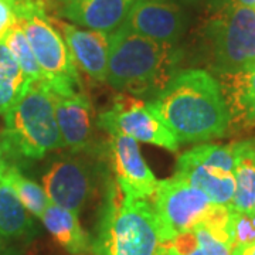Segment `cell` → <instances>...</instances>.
Here are the masks:
<instances>
[{
	"label": "cell",
	"instance_id": "obj_27",
	"mask_svg": "<svg viewBox=\"0 0 255 255\" xmlns=\"http://www.w3.org/2000/svg\"><path fill=\"white\" fill-rule=\"evenodd\" d=\"M231 255H255V243L253 246L241 248V250H233Z\"/></svg>",
	"mask_w": 255,
	"mask_h": 255
},
{
	"label": "cell",
	"instance_id": "obj_6",
	"mask_svg": "<svg viewBox=\"0 0 255 255\" xmlns=\"http://www.w3.org/2000/svg\"><path fill=\"white\" fill-rule=\"evenodd\" d=\"M210 10L204 38L211 70L220 78L243 73L255 63V9L223 0Z\"/></svg>",
	"mask_w": 255,
	"mask_h": 255
},
{
	"label": "cell",
	"instance_id": "obj_23",
	"mask_svg": "<svg viewBox=\"0 0 255 255\" xmlns=\"http://www.w3.org/2000/svg\"><path fill=\"white\" fill-rule=\"evenodd\" d=\"M230 237L233 250H241L255 243V214L243 213L231 207L230 214Z\"/></svg>",
	"mask_w": 255,
	"mask_h": 255
},
{
	"label": "cell",
	"instance_id": "obj_18",
	"mask_svg": "<svg viewBox=\"0 0 255 255\" xmlns=\"http://www.w3.org/2000/svg\"><path fill=\"white\" fill-rule=\"evenodd\" d=\"M236 194L231 207L253 213L255 203V137L233 143Z\"/></svg>",
	"mask_w": 255,
	"mask_h": 255
},
{
	"label": "cell",
	"instance_id": "obj_31",
	"mask_svg": "<svg viewBox=\"0 0 255 255\" xmlns=\"http://www.w3.org/2000/svg\"><path fill=\"white\" fill-rule=\"evenodd\" d=\"M186 255H203V254H201V251L199 250V248H196L194 251H191V253H189V254H186Z\"/></svg>",
	"mask_w": 255,
	"mask_h": 255
},
{
	"label": "cell",
	"instance_id": "obj_20",
	"mask_svg": "<svg viewBox=\"0 0 255 255\" xmlns=\"http://www.w3.org/2000/svg\"><path fill=\"white\" fill-rule=\"evenodd\" d=\"M28 84L16 58L0 40V115L16 104Z\"/></svg>",
	"mask_w": 255,
	"mask_h": 255
},
{
	"label": "cell",
	"instance_id": "obj_14",
	"mask_svg": "<svg viewBox=\"0 0 255 255\" xmlns=\"http://www.w3.org/2000/svg\"><path fill=\"white\" fill-rule=\"evenodd\" d=\"M139 0H61V14L77 26L115 33Z\"/></svg>",
	"mask_w": 255,
	"mask_h": 255
},
{
	"label": "cell",
	"instance_id": "obj_8",
	"mask_svg": "<svg viewBox=\"0 0 255 255\" xmlns=\"http://www.w3.org/2000/svg\"><path fill=\"white\" fill-rule=\"evenodd\" d=\"M97 125L107 133H122L136 142L156 145L169 152L179 149V140L150 104L128 94L115 98L112 108L97 118Z\"/></svg>",
	"mask_w": 255,
	"mask_h": 255
},
{
	"label": "cell",
	"instance_id": "obj_9",
	"mask_svg": "<svg viewBox=\"0 0 255 255\" xmlns=\"http://www.w3.org/2000/svg\"><path fill=\"white\" fill-rule=\"evenodd\" d=\"M187 26V16L180 4L169 0H139L128 14L122 27L164 44L182 38Z\"/></svg>",
	"mask_w": 255,
	"mask_h": 255
},
{
	"label": "cell",
	"instance_id": "obj_10",
	"mask_svg": "<svg viewBox=\"0 0 255 255\" xmlns=\"http://www.w3.org/2000/svg\"><path fill=\"white\" fill-rule=\"evenodd\" d=\"M43 187L53 204L78 214L94 191L91 166L78 157L61 159L43 177Z\"/></svg>",
	"mask_w": 255,
	"mask_h": 255
},
{
	"label": "cell",
	"instance_id": "obj_26",
	"mask_svg": "<svg viewBox=\"0 0 255 255\" xmlns=\"http://www.w3.org/2000/svg\"><path fill=\"white\" fill-rule=\"evenodd\" d=\"M173 3H184V4H207L209 7H214L216 4L221 3L223 0H169Z\"/></svg>",
	"mask_w": 255,
	"mask_h": 255
},
{
	"label": "cell",
	"instance_id": "obj_4",
	"mask_svg": "<svg viewBox=\"0 0 255 255\" xmlns=\"http://www.w3.org/2000/svg\"><path fill=\"white\" fill-rule=\"evenodd\" d=\"M14 21L21 27L36 55L47 88L58 95L84 91L73 55L47 16L43 0H16Z\"/></svg>",
	"mask_w": 255,
	"mask_h": 255
},
{
	"label": "cell",
	"instance_id": "obj_21",
	"mask_svg": "<svg viewBox=\"0 0 255 255\" xmlns=\"http://www.w3.org/2000/svg\"><path fill=\"white\" fill-rule=\"evenodd\" d=\"M1 182L9 184L11 190L16 193L18 200L21 201V204L26 207L28 213L41 219L43 213L46 211V209L51 203L50 199L47 197L44 187H41L36 182L23 176L21 172L14 166H9L6 169Z\"/></svg>",
	"mask_w": 255,
	"mask_h": 255
},
{
	"label": "cell",
	"instance_id": "obj_16",
	"mask_svg": "<svg viewBox=\"0 0 255 255\" xmlns=\"http://www.w3.org/2000/svg\"><path fill=\"white\" fill-rule=\"evenodd\" d=\"M231 124L255 127V63L236 75L220 78Z\"/></svg>",
	"mask_w": 255,
	"mask_h": 255
},
{
	"label": "cell",
	"instance_id": "obj_22",
	"mask_svg": "<svg viewBox=\"0 0 255 255\" xmlns=\"http://www.w3.org/2000/svg\"><path fill=\"white\" fill-rule=\"evenodd\" d=\"M0 40L6 44L10 53L16 58L21 71L24 74L28 82H44V74L40 68L36 55L28 44L27 38L24 36L21 27L14 21L1 36Z\"/></svg>",
	"mask_w": 255,
	"mask_h": 255
},
{
	"label": "cell",
	"instance_id": "obj_17",
	"mask_svg": "<svg viewBox=\"0 0 255 255\" xmlns=\"http://www.w3.org/2000/svg\"><path fill=\"white\" fill-rule=\"evenodd\" d=\"M41 220L51 237L70 254L84 255L92 250L91 238L82 230L78 214L50 203Z\"/></svg>",
	"mask_w": 255,
	"mask_h": 255
},
{
	"label": "cell",
	"instance_id": "obj_5",
	"mask_svg": "<svg viewBox=\"0 0 255 255\" xmlns=\"http://www.w3.org/2000/svg\"><path fill=\"white\" fill-rule=\"evenodd\" d=\"M7 149L26 159H41L64 147L54 104L44 82H30L16 104L4 114Z\"/></svg>",
	"mask_w": 255,
	"mask_h": 255
},
{
	"label": "cell",
	"instance_id": "obj_24",
	"mask_svg": "<svg viewBox=\"0 0 255 255\" xmlns=\"http://www.w3.org/2000/svg\"><path fill=\"white\" fill-rule=\"evenodd\" d=\"M193 233L196 236L197 246L203 255H231V251H233L231 244L214 236L209 228L204 227L203 224L196 226Z\"/></svg>",
	"mask_w": 255,
	"mask_h": 255
},
{
	"label": "cell",
	"instance_id": "obj_25",
	"mask_svg": "<svg viewBox=\"0 0 255 255\" xmlns=\"http://www.w3.org/2000/svg\"><path fill=\"white\" fill-rule=\"evenodd\" d=\"M14 1L0 0V36L14 23Z\"/></svg>",
	"mask_w": 255,
	"mask_h": 255
},
{
	"label": "cell",
	"instance_id": "obj_1",
	"mask_svg": "<svg viewBox=\"0 0 255 255\" xmlns=\"http://www.w3.org/2000/svg\"><path fill=\"white\" fill-rule=\"evenodd\" d=\"M149 104L179 143L219 139L231 125L219 80L204 70L179 71Z\"/></svg>",
	"mask_w": 255,
	"mask_h": 255
},
{
	"label": "cell",
	"instance_id": "obj_11",
	"mask_svg": "<svg viewBox=\"0 0 255 255\" xmlns=\"http://www.w3.org/2000/svg\"><path fill=\"white\" fill-rule=\"evenodd\" d=\"M108 135L117 184L121 191L127 197L152 200L159 180L146 163L136 140L122 133Z\"/></svg>",
	"mask_w": 255,
	"mask_h": 255
},
{
	"label": "cell",
	"instance_id": "obj_3",
	"mask_svg": "<svg viewBox=\"0 0 255 255\" xmlns=\"http://www.w3.org/2000/svg\"><path fill=\"white\" fill-rule=\"evenodd\" d=\"M162 244L150 200L127 197L110 183L92 243L95 255H157Z\"/></svg>",
	"mask_w": 255,
	"mask_h": 255
},
{
	"label": "cell",
	"instance_id": "obj_13",
	"mask_svg": "<svg viewBox=\"0 0 255 255\" xmlns=\"http://www.w3.org/2000/svg\"><path fill=\"white\" fill-rule=\"evenodd\" d=\"M63 31L65 44L77 68L82 70L92 81L105 82L110 58V34L94 30H82L75 24L57 21Z\"/></svg>",
	"mask_w": 255,
	"mask_h": 255
},
{
	"label": "cell",
	"instance_id": "obj_19",
	"mask_svg": "<svg viewBox=\"0 0 255 255\" xmlns=\"http://www.w3.org/2000/svg\"><path fill=\"white\" fill-rule=\"evenodd\" d=\"M33 221L7 183L0 184V237L20 238L28 236Z\"/></svg>",
	"mask_w": 255,
	"mask_h": 255
},
{
	"label": "cell",
	"instance_id": "obj_33",
	"mask_svg": "<svg viewBox=\"0 0 255 255\" xmlns=\"http://www.w3.org/2000/svg\"><path fill=\"white\" fill-rule=\"evenodd\" d=\"M0 247H1V243H0Z\"/></svg>",
	"mask_w": 255,
	"mask_h": 255
},
{
	"label": "cell",
	"instance_id": "obj_32",
	"mask_svg": "<svg viewBox=\"0 0 255 255\" xmlns=\"http://www.w3.org/2000/svg\"><path fill=\"white\" fill-rule=\"evenodd\" d=\"M253 213H254V214H255V203H254V211H253Z\"/></svg>",
	"mask_w": 255,
	"mask_h": 255
},
{
	"label": "cell",
	"instance_id": "obj_28",
	"mask_svg": "<svg viewBox=\"0 0 255 255\" xmlns=\"http://www.w3.org/2000/svg\"><path fill=\"white\" fill-rule=\"evenodd\" d=\"M7 166L4 163V159H3V150H1V146H0V184H1V180H3V176H4V172H6Z\"/></svg>",
	"mask_w": 255,
	"mask_h": 255
},
{
	"label": "cell",
	"instance_id": "obj_15",
	"mask_svg": "<svg viewBox=\"0 0 255 255\" xmlns=\"http://www.w3.org/2000/svg\"><path fill=\"white\" fill-rule=\"evenodd\" d=\"M173 176L204 191L213 204L231 206L233 203L236 194L234 172L194 160L184 152L176 162Z\"/></svg>",
	"mask_w": 255,
	"mask_h": 255
},
{
	"label": "cell",
	"instance_id": "obj_34",
	"mask_svg": "<svg viewBox=\"0 0 255 255\" xmlns=\"http://www.w3.org/2000/svg\"><path fill=\"white\" fill-rule=\"evenodd\" d=\"M58 1H61V0H58Z\"/></svg>",
	"mask_w": 255,
	"mask_h": 255
},
{
	"label": "cell",
	"instance_id": "obj_12",
	"mask_svg": "<svg viewBox=\"0 0 255 255\" xmlns=\"http://www.w3.org/2000/svg\"><path fill=\"white\" fill-rule=\"evenodd\" d=\"M50 92L54 104L55 119L60 129L64 147L73 153L87 152L94 142V110L91 101L84 91L73 95H58Z\"/></svg>",
	"mask_w": 255,
	"mask_h": 255
},
{
	"label": "cell",
	"instance_id": "obj_29",
	"mask_svg": "<svg viewBox=\"0 0 255 255\" xmlns=\"http://www.w3.org/2000/svg\"><path fill=\"white\" fill-rule=\"evenodd\" d=\"M234 1H237V3L243 4V6H248V7L255 9V0H234Z\"/></svg>",
	"mask_w": 255,
	"mask_h": 255
},
{
	"label": "cell",
	"instance_id": "obj_30",
	"mask_svg": "<svg viewBox=\"0 0 255 255\" xmlns=\"http://www.w3.org/2000/svg\"><path fill=\"white\" fill-rule=\"evenodd\" d=\"M157 255H170L166 250H164L163 244H162V247H160V250H159V253H157Z\"/></svg>",
	"mask_w": 255,
	"mask_h": 255
},
{
	"label": "cell",
	"instance_id": "obj_7",
	"mask_svg": "<svg viewBox=\"0 0 255 255\" xmlns=\"http://www.w3.org/2000/svg\"><path fill=\"white\" fill-rule=\"evenodd\" d=\"M152 200L163 244L194 230L213 204L204 191L176 176L157 183Z\"/></svg>",
	"mask_w": 255,
	"mask_h": 255
},
{
	"label": "cell",
	"instance_id": "obj_2",
	"mask_svg": "<svg viewBox=\"0 0 255 255\" xmlns=\"http://www.w3.org/2000/svg\"><path fill=\"white\" fill-rule=\"evenodd\" d=\"M107 81L121 92L152 100L179 73L182 51L119 27L110 34Z\"/></svg>",
	"mask_w": 255,
	"mask_h": 255
}]
</instances>
